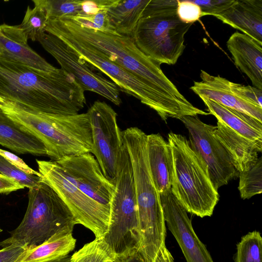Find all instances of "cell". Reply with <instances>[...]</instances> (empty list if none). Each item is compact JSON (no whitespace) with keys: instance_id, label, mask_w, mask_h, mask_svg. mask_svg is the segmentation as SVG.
Instances as JSON below:
<instances>
[{"instance_id":"19","label":"cell","mask_w":262,"mask_h":262,"mask_svg":"<svg viewBox=\"0 0 262 262\" xmlns=\"http://www.w3.org/2000/svg\"><path fill=\"white\" fill-rule=\"evenodd\" d=\"M214 16L262 42V0H234L227 9Z\"/></svg>"},{"instance_id":"9","label":"cell","mask_w":262,"mask_h":262,"mask_svg":"<svg viewBox=\"0 0 262 262\" xmlns=\"http://www.w3.org/2000/svg\"><path fill=\"white\" fill-rule=\"evenodd\" d=\"M115 186L108 231L103 238L116 257H125L138 253L140 237L132 165L124 143Z\"/></svg>"},{"instance_id":"2","label":"cell","mask_w":262,"mask_h":262,"mask_svg":"<svg viewBox=\"0 0 262 262\" xmlns=\"http://www.w3.org/2000/svg\"><path fill=\"white\" fill-rule=\"evenodd\" d=\"M45 31L63 33L88 44L182 106L196 115L200 113L164 74L161 64L144 54L132 37L82 27L68 17L49 19Z\"/></svg>"},{"instance_id":"43","label":"cell","mask_w":262,"mask_h":262,"mask_svg":"<svg viewBox=\"0 0 262 262\" xmlns=\"http://www.w3.org/2000/svg\"><path fill=\"white\" fill-rule=\"evenodd\" d=\"M1 107V103L0 102V108Z\"/></svg>"},{"instance_id":"33","label":"cell","mask_w":262,"mask_h":262,"mask_svg":"<svg viewBox=\"0 0 262 262\" xmlns=\"http://www.w3.org/2000/svg\"><path fill=\"white\" fill-rule=\"evenodd\" d=\"M231 92L237 97L252 105L262 108V90L229 81Z\"/></svg>"},{"instance_id":"28","label":"cell","mask_w":262,"mask_h":262,"mask_svg":"<svg viewBox=\"0 0 262 262\" xmlns=\"http://www.w3.org/2000/svg\"><path fill=\"white\" fill-rule=\"evenodd\" d=\"M235 262H262V237L256 230L241 237L236 245Z\"/></svg>"},{"instance_id":"15","label":"cell","mask_w":262,"mask_h":262,"mask_svg":"<svg viewBox=\"0 0 262 262\" xmlns=\"http://www.w3.org/2000/svg\"><path fill=\"white\" fill-rule=\"evenodd\" d=\"M165 223L178 243L186 262H214L195 232L187 212L171 189L160 194Z\"/></svg>"},{"instance_id":"35","label":"cell","mask_w":262,"mask_h":262,"mask_svg":"<svg viewBox=\"0 0 262 262\" xmlns=\"http://www.w3.org/2000/svg\"><path fill=\"white\" fill-rule=\"evenodd\" d=\"M201 8L202 17L206 15L219 14L227 9L234 0H208L191 1Z\"/></svg>"},{"instance_id":"5","label":"cell","mask_w":262,"mask_h":262,"mask_svg":"<svg viewBox=\"0 0 262 262\" xmlns=\"http://www.w3.org/2000/svg\"><path fill=\"white\" fill-rule=\"evenodd\" d=\"M172 156L171 190L187 212L200 217L211 216L219 195L207 167L187 138L170 132Z\"/></svg>"},{"instance_id":"13","label":"cell","mask_w":262,"mask_h":262,"mask_svg":"<svg viewBox=\"0 0 262 262\" xmlns=\"http://www.w3.org/2000/svg\"><path fill=\"white\" fill-rule=\"evenodd\" d=\"M37 41L57 60L60 69L73 76L84 91L96 93L116 105L121 103L118 86L101 73L92 70L80 61L61 39L45 32Z\"/></svg>"},{"instance_id":"29","label":"cell","mask_w":262,"mask_h":262,"mask_svg":"<svg viewBox=\"0 0 262 262\" xmlns=\"http://www.w3.org/2000/svg\"><path fill=\"white\" fill-rule=\"evenodd\" d=\"M238 189L242 199H249L262 192V159L250 169L239 172Z\"/></svg>"},{"instance_id":"17","label":"cell","mask_w":262,"mask_h":262,"mask_svg":"<svg viewBox=\"0 0 262 262\" xmlns=\"http://www.w3.org/2000/svg\"><path fill=\"white\" fill-rule=\"evenodd\" d=\"M201 81H194L190 89L199 97H204L223 106L247 114L262 122V108L252 105L236 96L230 90L229 81L201 70Z\"/></svg>"},{"instance_id":"8","label":"cell","mask_w":262,"mask_h":262,"mask_svg":"<svg viewBox=\"0 0 262 262\" xmlns=\"http://www.w3.org/2000/svg\"><path fill=\"white\" fill-rule=\"evenodd\" d=\"M49 33L61 39L89 68L104 73L121 91L135 97L155 111L165 122L169 118L180 119L184 116H195L191 111L128 73L88 44L60 32Z\"/></svg>"},{"instance_id":"1","label":"cell","mask_w":262,"mask_h":262,"mask_svg":"<svg viewBox=\"0 0 262 262\" xmlns=\"http://www.w3.org/2000/svg\"><path fill=\"white\" fill-rule=\"evenodd\" d=\"M85 91L61 69L46 72L0 55V97L35 112L78 114L86 103Z\"/></svg>"},{"instance_id":"25","label":"cell","mask_w":262,"mask_h":262,"mask_svg":"<svg viewBox=\"0 0 262 262\" xmlns=\"http://www.w3.org/2000/svg\"><path fill=\"white\" fill-rule=\"evenodd\" d=\"M150 0H119L107 11L110 24L116 33L132 37L143 11Z\"/></svg>"},{"instance_id":"4","label":"cell","mask_w":262,"mask_h":262,"mask_svg":"<svg viewBox=\"0 0 262 262\" xmlns=\"http://www.w3.org/2000/svg\"><path fill=\"white\" fill-rule=\"evenodd\" d=\"M2 110L23 129L40 140L47 156L58 161L91 152L92 133L87 113L74 115L38 113L6 101Z\"/></svg>"},{"instance_id":"20","label":"cell","mask_w":262,"mask_h":262,"mask_svg":"<svg viewBox=\"0 0 262 262\" xmlns=\"http://www.w3.org/2000/svg\"><path fill=\"white\" fill-rule=\"evenodd\" d=\"M213 134L225 149L236 170L239 172L252 167L258 159L262 149L217 121Z\"/></svg>"},{"instance_id":"10","label":"cell","mask_w":262,"mask_h":262,"mask_svg":"<svg viewBox=\"0 0 262 262\" xmlns=\"http://www.w3.org/2000/svg\"><path fill=\"white\" fill-rule=\"evenodd\" d=\"M42 180L59 195L72 212L78 224L103 238L108 231L110 208L92 200L68 178L63 168L56 161L36 160Z\"/></svg>"},{"instance_id":"24","label":"cell","mask_w":262,"mask_h":262,"mask_svg":"<svg viewBox=\"0 0 262 262\" xmlns=\"http://www.w3.org/2000/svg\"><path fill=\"white\" fill-rule=\"evenodd\" d=\"M72 231L67 229L56 233L41 245L26 250L18 262H50L69 255L76 243Z\"/></svg>"},{"instance_id":"34","label":"cell","mask_w":262,"mask_h":262,"mask_svg":"<svg viewBox=\"0 0 262 262\" xmlns=\"http://www.w3.org/2000/svg\"><path fill=\"white\" fill-rule=\"evenodd\" d=\"M177 14L180 20L185 23L193 24L202 17L201 8L191 1H179Z\"/></svg>"},{"instance_id":"26","label":"cell","mask_w":262,"mask_h":262,"mask_svg":"<svg viewBox=\"0 0 262 262\" xmlns=\"http://www.w3.org/2000/svg\"><path fill=\"white\" fill-rule=\"evenodd\" d=\"M116 258L103 238H95L71 255L69 262H115Z\"/></svg>"},{"instance_id":"30","label":"cell","mask_w":262,"mask_h":262,"mask_svg":"<svg viewBox=\"0 0 262 262\" xmlns=\"http://www.w3.org/2000/svg\"><path fill=\"white\" fill-rule=\"evenodd\" d=\"M48 19L71 17L81 11L82 0H37Z\"/></svg>"},{"instance_id":"16","label":"cell","mask_w":262,"mask_h":262,"mask_svg":"<svg viewBox=\"0 0 262 262\" xmlns=\"http://www.w3.org/2000/svg\"><path fill=\"white\" fill-rule=\"evenodd\" d=\"M28 40L19 25H0V55L37 70L56 71L57 68L29 47Z\"/></svg>"},{"instance_id":"42","label":"cell","mask_w":262,"mask_h":262,"mask_svg":"<svg viewBox=\"0 0 262 262\" xmlns=\"http://www.w3.org/2000/svg\"><path fill=\"white\" fill-rule=\"evenodd\" d=\"M2 231V229L0 228V233Z\"/></svg>"},{"instance_id":"14","label":"cell","mask_w":262,"mask_h":262,"mask_svg":"<svg viewBox=\"0 0 262 262\" xmlns=\"http://www.w3.org/2000/svg\"><path fill=\"white\" fill-rule=\"evenodd\" d=\"M57 162L68 178L88 197L110 209L115 185L103 174L91 152L67 157Z\"/></svg>"},{"instance_id":"40","label":"cell","mask_w":262,"mask_h":262,"mask_svg":"<svg viewBox=\"0 0 262 262\" xmlns=\"http://www.w3.org/2000/svg\"><path fill=\"white\" fill-rule=\"evenodd\" d=\"M115 262H143L138 253L125 257H116Z\"/></svg>"},{"instance_id":"6","label":"cell","mask_w":262,"mask_h":262,"mask_svg":"<svg viewBox=\"0 0 262 262\" xmlns=\"http://www.w3.org/2000/svg\"><path fill=\"white\" fill-rule=\"evenodd\" d=\"M178 0H150L132 37L137 47L160 64H174L183 54L192 24L177 14Z\"/></svg>"},{"instance_id":"18","label":"cell","mask_w":262,"mask_h":262,"mask_svg":"<svg viewBox=\"0 0 262 262\" xmlns=\"http://www.w3.org/2000/svg\"><path fill=\"white\" fill-rule=\"evenodd\" d=\"M226 44L236 67L248 76L253 86L262 90V42L236 32Z\"/></svg>"},{"instance_id":"12","label":"cell","mask_w":262,"mask_h":262,"mask_svg":"<svg viewBox=\"0 0 262 262\" xmlns=\"http://www.w3.org/2000/svg\"><path fill=\"white\" fill-rule=\"evenodd\" d=\"M180 120L189 133V142L205 162L215 190L238 177L225 149L213 134L215 126L202 121L198 116Z\"/></svg>"},{"instance_id":"41","label":"cell","mask_w":262,"mask_h":262,"mask_svg":"<svg viewBox=\"0 0 262 262\" xmlns=\"http://www.w3.org/2000/svg\"><path fill=\"white\" fill-rule=\"evenodd\" d=\"M158 262H174V260L171 258H166L159 260Z\"/></svg>"},{"instance_id":"32","label":"cell","mask_w":262,"mask_h":262,"mask_svg":"<svg viewBox=\"0 0 262 262\" xmlns=\"http://www.w3.org/2000/svg\"><path fill=\"white\" fill-rule=\"evenodd\" d=\"M68 18L82 27L110 33H117L110 24L107 11L93 15H76Z\"/></svg>"},{"instance_id":"37","label":"cell","mask_w":262,"mask_h":262,"mask_svg":"<svg viewBox=\"0 0 262 262\" xmlns=\"http://www.w3.org/2000/svg\"><path fill=\"white\" fill-rule=\"evenodd\" d=\"M26 250L19 246L11 245L0 250V262H18Z\"/></svg>"},{"instance_id":"27","label":"cell","mask_w":262,"mask_h":262,"mask_svg":"<svg viewBox=\"0 0 262 262\" xmlns=\"http://www.w3.org/2000/svg\"><path fill=\"white\" fill-rule=\"evenodd\" d=\"M33 2L34 7L31 8L28 6L23 21L19 26L28 39L37 41L39 36L46 32L48 18L37 0Z\"/></svg>"},{"instance_id":"36","label":"cell","mask_w":262,"mask_h":262,"mask_svg":"<svg viewBox=\"0 0 262 262\" xmlns=\"http://www.w3.org/2000/svg\"><path fill=\"white\" fill-rule=\"evenodd\" d=\"M118 2L119 0H82L81 11L77 15H93L107 11Z\"/></svg>"},{"instance_id":"39","label":"cell","mask_w":262,"mask_h":262,"mask_svg":"<svg viewBox=\"0 0 262 262\" xmlns=\"http://www.w3.org/2000/svg\"><path fill=\"white\" fill-rule=\"evenodd\" d=\"M24 187L14 180L0 173V193H9Z\"/></svg>"},{"instance_id":"11","label":"cell","mask_w":262,"mask_h":262,"mask_svg":"<svg viewBox=\"0 0 262 262\" xmlns=\"http://www.w3.org/2000/svg\"><path fill=\"white\" fill-rule=\"evenodd\" d=\"M86 113L92 133L91 153L96 158L105 178L115 185L123 145L117 114L106 102L99 100L94 102Z\"/></svg>"},{"instance_id":"7","label":"cell","mask_w":262,"mask_h":262,"mask_svg":"<svg viewBox=\"0 0 262 262\" xmlns=\"http://www.w3.org/2000/svg\"><path fill=\"white\" fill-rule=\"evenodd\" d=\"M28 204L19 226L10 236L0 242L5 247L19 246L26 250L33 249L64 229L73 230L77 223L72 212L57 193L42 181L29 188Z\"/></svg>"},{"instance_id":"38","label":"cell","mask_w":262,"mask_h":262,"mask_svg":"<svg viewBox=\"0 0 262 262\" xmlns=\"http://www.w3.org/2000/svg\"><path fill=\"white\" fill-rule=\"evenodd\" d=\"M0 155L25 172L41 177L38 171L32 169L20 158L14 154L0 148Z\"/></svg>"},{"instance_id":"3","label":"cell","mask_w":262,"mask_h":262,"mask_svg":"<svg viewBox=\"0 0 262 262\" xmlns=\"http://www.w3.org/2000/svg\"><path fill=\"white\" fill-rule=\"evenodd\" d=\"M132 165L138 205L140 237L138 254L143 262H156L165 246L166 223L160 194L151 176L147 152V135L137 127L122 132Z\"/></svg>"},{"instance_id":"21","label":"cell","mask_w":262,"mask_h":262,"mask_svg":"<svg viewBox=\"0 0 262 262\" xmlns=\"http://www.w3.org/2000/svg\"><path fill=\"white\" fill-rule=\"evenodd\" d=\"M209 113L244 138L262 149V122L244 113L223 106L201 96Z\"/></svg>"},{"instance_id":"22","label":"cell","mask_w":262,"mask_h":262,"mask_svg":"<svg viewBox=\"0 0 262 262\" xmlns=\"http://www.w3.org/2000/svg\"><path fill=\"white\" fill-rule=\"evenodd\" d=\"M146 148L149 169L159 193L171 188L172 156L170 145L159 134L147 136Z\"/></svg>"},{"instance_id":"23","label":"cell","mask_w":262,"mask_h":262,"mask_svg":"<svg viewBox=\"0 0 262 262\" xmlns=\"http://www.w3.org/2000/svg\"><path fill=\"white\" fill-rule=\"evenodd\" d=\"M0 144L19 154L47 156L43 143L13 121L1 108Z\"/></svg>"},{"instance_id":"31","label":"cell","mask_w":262,"mask_h":262,"mask_svg":"<svg viewBox=\"0 0 262 262\" xmlns=\"http://www.w3.org/2000/svg\"><path fill=\"white\" fill-rule=\"evenodd\" d=\"M0 173L14 180L24 188H32L41 181V177L25 172L0 155Z\"/></svg>"}]
</instances>
